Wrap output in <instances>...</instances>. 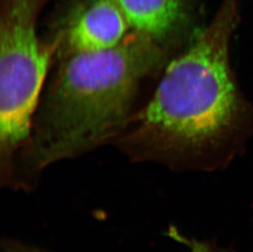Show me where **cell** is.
Here are the masks:
<instances>
[{
    "label": "cell",
    "instance_id": "4",
    "mask_svg": "<svg viewBox=\"0 0 253 252\" xmlns=\"http://www.w3.org/2000/svg\"><path fill=\"white\" fill-rule=\"evenodd\" d=\"M129 25L119 8L109 0H93L70 28L72 53L109 50L125 38Z\"/></svg>",
    "mask_w": 253,
    "mask_h": 252
},
{
    "label": "cell",
    "instance_id": "2",
    "mask_svg": "<svg viewBox=\"0 0 253 252\" xmlns=\"http://www.w3.org/2000/svg\"><path fill=\"white\" fill-rule=\"evenodd\" d=\"M230 11H224L169 65L138 117L134 136L144 157L195 147L231 124L237 95L229 67Z\"/></svg>",
    "mask_w": 253,
    "mask_h": 252
},
{
    "label": "cell",
    "instance_id": "5",
    "mask_svg": "<svg viewBox=\"0 0 253 252\" xmlns=\"http://www.w3.org/2000/svg\"><path fill=\"white\" fill-rule=\"evenodd\" d=\"M136 33L158 41L170 32L179 19L182 0H109Z\"/></svg>",
    "mask_w": 253,
    "mask_h": 252
},
{
    "label": "cell",
    "instance_id": "6",
    "mask_svg": "<svg viewBox=\"0 0 253 252\" xmlns=\"http://www.w3.org/2000/svg\"><path fill=\"white\" fill-rule=\"evenodd\" d=\"M189 248L191 252H229L218 248L214 243L208 242H199V241H192L189 242Z\"/></svg>",
    "mask_w": 253,
    "mask_h": 252
},
{
    "label": "cell",
    "instance_id": "1",
    "mask_svg": "<svg viewBox=\"0 0 253 252\" xmlns=\"http://www.w3.org/2000/svg\"><path fill=\"white\" fill-rule=\"evenodd\" d=\"M161 54L158 41L139 33L109 50L72 53L42 107L31 169L81 154L113 135Z\"/></svg>",
    "mask_w": 253,
    "mask_h": 252
},
{
    "label": "cell",
    "instance_id": "3",
    "mask_svg": "<svg viewBox=\"0 0 253 252\" xmlns=\"http://www.w3.org/2000/svg\"><path fill=\"white\" fill-rule=\"evenodd\" d=\"M34 10L29 0H12L1 22L0 142L6 156L28 137L50 61L36 34Z\"/></svg>",
    "mask_w": 253,
    "mask_h": 252
}]
</instances>
